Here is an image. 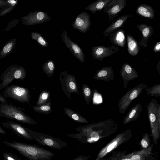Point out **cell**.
<instances>
[{
  "label": "cell",
  "instance_id": "6da1fadb",
  "mask_svg": "<svg viewBox=\"0 0 160 160\" xmlns=\"http://www.w3.org/2000/svg\"><path fill=\"white\" fill-rule=\"evenodd\" d=\"M118 128L115 121L110 119L77 128L78 133L68 135L83 143H92L110 135Z\"/></svg>",
  "mask_w": 160,
  "mask_h": 160
},
{
  "label": "cell",
  "instance_id": "7a4b0ae2",
  "mask_svg": "<svg viewBox=\"0 0 160 160\" xmlns=\"http://www.w3.org/2000/svg\"><path fill=\"white\" fill-rule=\"evenodd\" d=\"M7 145L15 149L28 160H52L54 156L52 152L35 145L29 144L16 141H4Z\"/></svg>",
  "mask_w": 160,
  "mask_h": 160
},
{
  "label": "cell",
  "instance_id": "3957f363",
  "mask_svg": "<svg viewBox=\"0 0 160 160\" xmlns=\"http://www.w3.org/2000/svg\"><path fill=\"white\" fill-rule=\"evenodd\" d=\"M0 116L32 125L37 123V121L25 114L21 107H17L11 103L0 104Z\"/></svg>",
  "mask_w": 160,
  "mask_h": 160
},
{
  "label": "cell",
  "instance_id": "277c9868",
  "mask_svg": "<svg viewBox=\"0 0 160 160\" xmlns=\"http://www.w3.org/2000/svg\"><path fill=\"white\" fill-rule=\"evenodd\" d=\"M148 115L153 141L157 144L160 137V104L152 99L147 106Z\"/></svg>",
  "mask_w": 160,
  "mask_h": 160
},
{
  "label": "cell",
  "instance_id": "5b68a950",
  "mask_svg": "<svg viewBox=\"0 0 160 160\" xmlns=\"http://www.w3.org/2000/svg\"><path fill=\"white\" fill-rule=\"evenodd\" d=\"M26 76V71L23 67L15 64L7 68L0 76L2 82L0 84V90L8 86L13 80L23 81Z\"/></svg>",
  "mask_w": 160,
  "mask_h": 160
},
{
  "label": "cell",
  "instance_id": "8992f818",
  "mask_svg": "<svg viewBox=\"0 0 160 160\" xmlns=\"http://www.w3.org/2000/svg\"><path fill=\"white\" fill-rule=\"evenodd\" d=\"M25 128L34 139L41 145L57 150L61 149L68 146L66 142L58 138L32 131L26 127Z\"/></svg>",
  "mask_w": 160,
  "mask_h": 160
},
{
  "label": "cell",
  "instance_id": "52a82bcc",
  "mask_svg": "<svg viewBox=\"0 0 160 160\" xmlns=\"http://www.w3.org/2000/svg\"><path fill=\"white\" fill-rule=\"evenodd\" d=\"M3 93L5 97L11 98L19 102L30 104L31 97L29 89L18 85L12 84L7 87Z\"/></svg>",
  "mask_w": 160,
  "mask_h": 160
},
{
  "label": "cell",
  "instance_id": "ba28073f",
  "mask_svg": "<svg viewBox=\"0 0 160 160\" xmlns=\"http://www.w3.org/2000/svg\"><path fill=\"white\" fill-rule=\"evenodd\" d=\"M148 85L144 83H140L128 91L120 99L118 104L119 112L123 114L133 100L138 97Z\"/></svg>",
  "mask_w": 160,
  "mask_h": 160
},
{
  "label": "cell",
  "instance_id": "9c48e42d",
  "mask_svg": "<svg viewBox=\"0 0 160 160\" xmlns=\"http://www.w3.org/2000/svg\"><path fill=\"white\" fill-rule=\"evenodd\" d=\"M59 80L62 89L64 94L71 99V94L76 93L79 95V92L75 76L69 74L67 71H61Z\"/></svg>",
  "mask_w": 160,
  "mask_h": 160
},
{
  "label": "cell",
  "instance_id": "30bf717a",
  "mask_svg": "<svg viewBox=\"0 0 160 160\" xmlns=\"http://www.w3.org/2000/svg\"><path fill=\"white\" fill-rule=\"evenodd\" d=\"M132 132L128 129L119 134L106 146L102 148L98 154L96 160H100L119 145L127 140L132 136Z\"/></svg>",
  "mask_w": 160,
  "mask_h": 160
},
{
  "label": "cell",
  "instance_id": "8fae6325",
  "mask_svg": "<svg viewBox=\"0 0 160 160\" xmlns=\"http://www.w3.org/2000/svg\"><path fill=\"white\" fill-rule=\"evenodd\" d=\"M51 18L46 12L37 10L30 12L20 19L23 25L28 26L44 23L50 21Z\"/></svg>",
  "mask_w": 160,
  "mask_h": 160
},
{
  "label": "cell",
  "instance_id": "7c38bea8",
  "mask_svg": "<svg viewBox=\"0 0 160 160\" xmlns=\"http://www.w3.org/2000/svg\"><path fill=\"white\" fill-rule=\"evenodd\" d=\"M126 0H111L103 9V12L108 15L109 23L118 16V14L126 6Z\"/></svg>",
  "mask_w": 160,
  "mask_h": 160
},
{
  "label": "cell",
  "instance_id": "4fadbf2b",
  "mask_svg": "<svg viewBox=\"0 0 160 160\" xmlns=\"http://www.w3.org/2000/svg\"><path fill=\"white\" fill-rule=\"evenodd\" d=\"M61 36L63 43L73 55L81 62H84L85 56L83 52L79 45L71 40L67 32L63 30Z\"/></svg>",
  "mask_w": 160,
  "mask_h": 160
},
{
  "label": "cell",
  "instance_id": "5bb4252c",
  "mask_svg": "<svg viewBox=\"0 0 160 160\" xmlns=\"http://www.w3.org/2000/svg\"><path fill=\"white\" fill-rule=\"evenodd\" d=\"M119 50V48L112 45L108 47L104 45H98L93 47L91 50V54L95 59L102 61L105 58L112 56Z\"/></svg>",
  "mask_w": 160,
  "mask_h": 160
},
{
  "label": "cell",
  "instance_id": "9a60e30c",
  "mask_svg": "<svg viewBox=\"0 0 160 160\" xmlns=\"http://www.w3.org/2000/svg\"><path fill=\"white\" fill-rule=\"evenodd\" d=\"M91 25L90 15L85 11L82 12L77 16L72 24L74 29L82 33L87 32L90 29Z\"/></svg>",
  "mask_w": 160,
  "mask_h": 160
},
{
  "label": "cell",
  "instance_id": "2e32d148",
  "mask_svg": "<svg viewBox=\"0 0 160 160\" xmlns=\"http://www.w3.org/2000/svg\"><path fill=\"white\" fill-rule=\"evenodd\" d=\"M5 127L12 130L18 136L23 138L29 141L34 140L33 138L31 136L25 128L17 122L13 121H8L2 123Z\"/></svg>",
  "mask_w": 160,
  "mask_h": 160
},
{
  "label": "cell",
  "instance_id": "e0dca14e",
  "mask_svg": "<svg viewBox=\"0 0 160 160\" xmlns=\"http://www.w3.org/2000/svg\"><path fill=\"white\" fill-rule=\"evenodd\" d=\"M120 75L123 80L124 88L127 87L129 81L136 79L139 76L136 70L127 63H124L121 68Z\"/></svg>",
  "mask_w": 160,
  "mask_h": 160
},
{
  "label": "cell",
  "instance_id": "ac0fdd59",
  "mask_svg": "<svg viewBox=\"0 0 160 160\" xmlns=\"http://www.w3.org/2000/svg\"><path fill=\"white\" fill-rule=\"evenodd\" d=\"M93 78L96 80L108 82L113 80L115 77L113 67L111 66L102 67L96 71Z\"/></svg>",
  "mask_w": 160,
  "mask_h": 160
},
{
  "label": "cell",
  "instance_id": "d6986e66",
  "mask_svg": "<svg viewBox=\"0 0 160 160\" xmlns=\"http://www.w3.org/2000/svg\"><path fill=\"white\" fill-rule=\"evenodd\" d=\"M136 28L142 33V38L139 42L140 47L145 48L148 42V39L154 32V29L152 26H148L145 23L138 24Z\"/></svg>",
  "mask_w": 160,
  "mask_h": 160
},
{
  "label": "cell",
  "instance_id": "ffe728a7",
  "mask_svg": "<svg viewBox=\"0 0 160 160\" xmlns=\"http://www.w3.org/2000/svg\"><path fill=\"white\" fill-rule=\"evenodd\" d=\"M132 14L122 15L115 20L105 30L103 34L105 37L116 30L122 28L128 19L131 17Z\"/></svg>",
  "mask_w": 160,
  "mask_h": 160
},
{
  "label": "cell",
  "instance_id": "44dd1931",
  "mask_svg": "<svg viewBox=\"0 0 160 160\" xmlns=\"http://www.w3.org/2000/svg\"><path fill=\"white\" fill-rule=\"evenodd\" d=\"M113 45H116L122 48L125 46L126 39L125 31L122 28L118 29L107 36Z\"/></svg>",
  "mask_w": 160,
  "mask_h": 160
},
{
  "label": "cell",
  "instance_id": "7402d4cb",
  "mask_svg": "<svg viewBox=\"0 0 160 160\" xmlns=\"http://www.w3.org/2000/svg\"><path fill=\"white\" fill-rule=\"evenodd\" d=\"M143 106L140 103H137L132 107L123 118V123L125 125L136 121L141 115Z\"/></svg>",
  "mask_w": 160,
  "mask_h": 160
},
{
  "label": "cell",
  "instance_id": "603a6c76",
  "mask_svg": "<svg viewBox=\"0 0 160 160\" xmlns=\"http://www.w3.org/2000/svg\"><path fill=\"white\" fill-rule=\"evenodd\" d=\"M136 13L145 18L153 19L155 18V11L151 6L147 4L139 5L136 10Z\"/></svg>",
  "mask_w": 160,
  "mask_h": 160
},
{
  "label": "cell",
  "instance_id": "cb8c5ba5",
  "mask_svg": "<svg viewBox=\"0 0 160 160\" xmlns=\"http://www.w3.org/2000/svg\"><path fill=\"white\" fill-rule=\"evenodd\" d=\"M153 144L148 148L132 152L126 156L131 160H148L147 158L152 152Z\"/></svg>",
  "mask_w": 160,
  "mask_h": 160
},
{
  "label": "cell",
  "instance_id": "d4e9b609",
  "mask_svg": "<svg viewBox=\"0 0 160 160\" xmlns=\"http://www.w3.org/2000/svg\"><path fill=\"white\" fill-rule=\"evenodd\" d=\"M126 38L128 53L133 56L136 55L140 49L139 42L129 34L127 35Z\"/></svg>",
  "mask_w": 160,
  "mask_h": 160
},
{
  "label": "cell",
  "instance_id": "484cf974",
  "mask_svg": "<svg viewBox=\"0 0 160 160\" xmlns=\"http://www.w3.org/2000/svg\"><path fill=\"white\" fill-rule=\"evenodd\" d=\"M111 0H98L88 6L84 9L91 12L94 14L97 11L103 9Z\"/></svg>",
  "mask_w": 160,
  "mask_h": 160
},
{
  "label": "cell",
  "instance_id": "4316f807",
  "mask_svg": "<svg viewBox=\"0 0 160 160\" xmlns=\"http://www.w3.org/2000/svg\"><path fill=\"white\" fill-rule=\"evenodd\" d=\"M16 42V39L9 40L4 45L0 51V59L4 58L9 55L13 50Z\"/></svg>",
  "mask_w": 160,
  "mask_h": 160
},
{
  "label": "cell",
  "instance_id": "83f0119b",
  "mask_svg": "<svg viewBox=\"0 0 160 160\" xmlns=\"http://www.w3.org/2000/svg\"><path fill=\"white\" fill-rule=\"evenodd\" d=\"M64 110L66 115L76 122L81 123H88V121L85 118L71 109L64 108Z\"/></svg>",
  "mask_w": 160,
  "mask_h": 160
},
{
  "label": "cell",
  "instance_id": "f1b7e54d",
  "mask_svg": "<svg viewBox=\"0 0 160 160\" xmlns=\"http://www.w3.org/2000/svg\"><path fill=\"white\" fill-rule=\"evenodd\" d=\"M55 63L52 60H48L45 61L42 64V69L44 72L48 77H52L54 74Z\"/></svg>",
  "mask_w": 160,
  "mask_h": 160
},
{
  "label": "cell",
  "instance_id": "f546056e",
  "mask_svg": "<svg viewBox=\"0 0 160 160\" xmlns=\"http://www.w3.org/2000/svg\"><path fill=\"white\" fill-rule=\"evenodd\" d=\"M36 112L43 114H48L52 112L51 101L41 105L33 107Z\"/></svg>",
  "mask_w": 160,
  "mask_h": 160
},
{
  "label": "cell",
  "instance_id": "4dcf8cb0",
  "mask_svg": "<svg viewBox=\"0 0 160 160\" xmlns=\"http://www.w3.org/2000/svg\"><path fill=\"white\" fill-rule=\"evenodd\" d=\"M50 92L47 89L42 90L40 92L36 106H38L51 101Z\"/></svg>",
  "mask_w": 160,
  "mask_h": 160
},
{
  "label": "cell",
  "instance_id": "1f68e13d",
  "mask_svg": "<svg viewBox=\"0 0 160 160\" xmlns=\"http://www.w3.org/2000/svg\"><path fill=\"white\" fill-rule=\"evenodd\" d=\"M147 95L151 97L160 96V83L145 88Z\"/></svg>",
  "mask_w": 160,
  "mask_h": 160
},
{
  "label": "cell",
  "instance_id": "d6a6232c",
  "mask_svg": "<svg viewBox=\"0 0 160 160\" xmlns=\"http://www.w3.org/2000/svg\"><path fill=\"white\" fill-rule=\"evenodd\" d=\"M31 37L32 39L37 41L38 43L43 47L48 46V41L40 34L32 32L31 33Z\"/></svg>",
  "mask_w": 160,
  "mask_h": 160
},
{
  "label": "cell",
  "instance_id": "836d02e7",
  "mask_svg": "<svg viewBox=\"0 0 160 160\" xmlns=\"http://www.w3.org/2000/svg\"><path fill=\"white\" fill-rule=\"evenodd\" d=\"M82 90L84 99L87 104L89 105L92 98V91L86 84H82Z\"/></svg>",
  "mask_w": 160,
  "mask_h": 160
},
{
  "label": "cell",
  "instance_id": "e575fe53",
  "mask_svg": "<svg viewBox=\"0 0 160 160\" xmlns=\"http://www.w3.org/2000/svg\"><path fill=\"white\" fill-rule=\"evenodd\" d=\"M150 138L148 132H146L143 135V138L141 141V144L142 147L146 148L150 146Z\"/></svg>",
  "mask_w": 160,
  "mask_h": 160
},
{
  "label": "cell",
  "instance_id": "d590c367",
  "mask_svg": "<svg viewBox=\"0 0 160 160\" xmlns=\"http://www.w3.org/2000/svg\"><path fill=\"white\" fill-rule=\"evenodd\" d=\"M4 159L5 160H21L17 155H14L10 152H5L3 154Z\"/></svg>",
  "mask_w": 160,
  "mask_h": 160
},
{
  "label": "cell",
  "instance_id": "8d00e7d4",
  "mask_svg": "<svg viewBox=\"0 0 160 160\" xmlns=\"http://www.w3.org/2000/svg\"><path fill=\"white\" fill-rule=\"evenodd\" d=\"M153 50L155 52H159L160 51V42L159 41L156 43L153 48Z\"/></svg>",
  "mask_w": 160,
  "mask_h": 160
},
{
  "label": "cell",
  "instance_id": "74e56055",
  "mask_svg": "<svg viewBox=\"0 0 160 160\" xmlns=\"http://www.w3.org/2000/svg\"><path fill=\"white\" fill-rule=\"evenodd\" d=\"M90 156L86 157L84 155H81L71 160H88Z\"/></svg>",
  "mask_w": 160,
  "mask_h": 160
},
{
  "label": "cell",
  "instance_id": "f35d334b",
  "mask_svg": "<svg viewBox=\"0 0 160 160\" xmlns=\"http://www.w3.org/2000/svg\"><path fill=\"white\" fill-rule=\"evenodd\" d=\"M0 102H1V104H6L7 103L6 98L3 95H0Z\"/></svg>",
  "mask_w": 160,
  "mask_h": 160
},
{
  "label": "cell",
  "instance_id": "ab89813d",
  "mask_svg": "<svg viewBox=\"0 0 160 160\" xmlns=\"http://www.w3.org/2000/svg\"><path fill=\"white\" fill-rule=\"evenodd\" d=\"M14 7H13V6H11L10 7V8L6 9L5 10L3 11L2 12V14L1 15H4L5 14H6L7 13H8L10 12L13 8Z\"/></svg>",
  "mask_w": 160,
  "mask_h": 160
},
{
  "label": "cell",
  "instance_id": "60d3db41",
  "mask_svg": "<svg viewBox=\"0 0 160 160\" xmlns=\"http://www.w3.org/2000/svg\"><path fill=\"white\" fill-rule=\"evenodd\" d=\"M117 160H131L126 155H122L120 158H119Z\"/></svg>",
  "mask_w": 160,
  "mask_h": 160
},
{
  "label": "cell",
  "instance_id": "b9f144b4",
  "mask_svg": "<svg viewBox=\"0 0 160 160\" xmlns=\"http://www.w3.org/2000/svg\"><path fill=\"white\" fill-rule=\"evenodd\" d=\"M18 1L17 0H9L8 1V2L12 6H13L17 3Z\"/></svg>",
  "mask_w": 160,
  "mask_h": 160
},
{
  "label": "cell",
  "instance_id": "7bdbcfd3",
  "mask_svg": "<svg viewBox=\"0 0 160 160\" xmlns=\"http://www.w3.org/2000/svg\"><path fill=\"white\" fill-rule=\"evenodd\" d=\"M160 61H159L157 64L156 67L157 68V70L159 74L160 75Z\"/></svg>",
  "mask_w": 160,
  "mask_h": 160
},
{
  "label": "cell",
  "instance_id": "ee69618b",
  "mask_svg": "<svg viewBox=\"0 0 160 160\" xmlns=\"http://www.w3.org/2000/svg\"><path fill=\"white\" fill-rule=\"evenodd\" d=\"M0 133L6 134L7 133L0 126Z\"/></svg>",
  "mask_w": 160,
  "mask_h": 160
},
{
  "label": "cell",
  "instance_id": "f6af8a7d",
  "mask_svg": "<svg viewBox=\"0 0 160 160\" xmlns=\"http://www.w3.org/2000/svg\"><path fill=\"white\" fill-rule=\"evenodd\" d=\"M3 160H5L4 159Z\"/></svg>",
  "mask_w": 160,
  "mask_h": 160
}]
</instances>
